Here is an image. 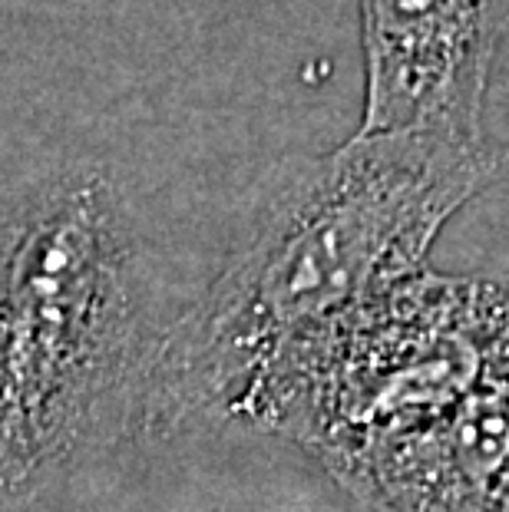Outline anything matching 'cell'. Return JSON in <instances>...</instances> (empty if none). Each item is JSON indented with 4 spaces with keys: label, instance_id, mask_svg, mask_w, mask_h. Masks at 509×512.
I'll return each mask as SVG.
<instances>
[{
    "label": "cell",
    "instance_id": "1",
    "mask_svg": "<svg viewBox=\"0 0 509 512\" xmlns=\"http://www.w3.org/2000/svg\"><path fill=\"white\" fill-rule=\"evenodd\" d=\"M509 166L486 133H357L278 195L255 238L146 364L153 417L232 413L258 384L424 268L433 238Z\"/></svg>",
    "mask_w": 509,
    "mask_h": 512
},
{
    "label": "cell",
    "instance_id": "2",
    "mask_svg": "<svg viewBox=\"0 0 509 512\" xmlns=\"http://www.w3.org/2000/svg\"><path fill=\"white\" fill-rule=\"evenodd\" d=\"M139 314L113 192L67 172L0 219V483L67 456L129 380Z\"/></svg>",
    "mask_w": 509,
    "mask_h": 512
},
{
    "label": "cell",
    "instance_id": "3",
    "mask_svg": "<svg viewBox=\"0 0 509 512\" xmlns=\"http://www.w3.org/2000/svg\"><path fill=\"white\" fill-rule=\"evenodd\" d=\"M509 370V281L420 268L235 407L331 470L430 427Z\"/></svg>",
    "mask_w": 509,
    "mask_h": 512
},
{
    "label": "cell",
    "instance_id": "4",
    "mask_svg": "<svg viewBox=\"0 0 509 512\" xmlns=\"http://www.w3.org/2000/svg\"><path fill=\"white\" fill-rule=\"evenodd\" d=\"M506 30L509 0H361L357 133H486V93Z\"/></svg>",
    "mask_w": 509,
    "mask_h": 512
}]
</instances>
